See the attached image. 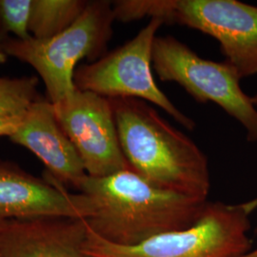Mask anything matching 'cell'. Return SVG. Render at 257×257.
I'll use <instances>...</instances> for the list:
<instances>
[{
    "label": "cell",
    "instance_id": "obj_1",
    "mask_svg": "<svg viewBox=\"0 0 257 257\" xmlns=\"http://www.w3.org/2000/svg\"><path fill=\"white\" fill-rule=\"evenodd\" d=\"M91 206L86 222L110 243L134 246L193 225L208 203L156 187L133 170L104 177L87 175L78 186Z\"/></svg>",
    "mask_w": 257,
    "mask_h": 257
},
{
    "label": "cell",
    "instance_id": "obj_2",
    "mask_svg": "<svg viewBox=\"0 0 257 257\" xmlns=\"http://www.w3.org/2000/svg\"><path fill=\"white\" fill-rule=\"evenodd\" d=\"M120 146L131 169L156 187L207 200V157L192 139L171 126L148 103L110 99Z\"/></svg>",
    "mask_w": 257,
    "mask_h": 257
},
{
    "label": "cell",
    "instance_id": "obj_3",
    "mask_svg": "<svg viewBox=\"0 0 257 257\" xmlns=\"http://www.w3.org/2000/svg\"><path fill=\"white\" fill-rule=\"evenodd\" d=\"M115 20L160 19L215 38L240 79L257 74V6L236 0H120Z\"/></svg>",
    "mask_w": 257,
    "mask_h": 257
},
{
    "label": "cell",
    "instance_id": "obj_4",
    "mask_svg": "<svg viewBox=\"0 0 257 257\" xmlns=\"http://www.w3.org/2000/svg\"><path fill=\"white\" fill-rule=\"evenodd\" d=\"M248 214L245 204L208 202L192 226L156 235L134 246L110 243L87 224L84 251L89 257L237 256L250 248Z\"/></svg>",
    "mask_w": 257,
    "mask_h": 257
},
{
    "label": "cell",
    "instance_id": "obj_5",
    "mask_svg": "<svg viewBox=\"0 0 257 257\" xmlns=\"http://www.w3.org/2000/svg\"><path fill=\"white\" fill-rule=\"evenodd\" d=\"M115 21L110 1H88L81 16L59 35L38 40L5 39L3 48L14 56L31 65L45 84L52 104L70 97L77 88L75 67L84 58L95 59L106 50Z\"/></svg>",
    "mask_w": 257,
    "mask_h": 257
},
{
    "label": "cell",
    "instance_id": "obj_6",
    "mask_svg": "<svg viewBox=\"0 0 257 257\" xmlns=\"http://www.w3.org/2000/svg\"><path fill=\"white\" fill-rule=\"evenodd\" d=\"M152 62L160 80L178 83L200 103H215L243 126L249 142H256V107L230 65L204 59L171 36L156 37Z\"/></svg>",
    "mask_w": 257,
    "mask_h": 257
},
{
    "label": "cell",
    "instance_id": "obj_7",
    "mask_svg": "<svg viewBox=\"0 0 257 257\" xmlns=\"http://www.w3.org/2000/svg\"><path fill=\"white\" fill-rule=\"evenodd\" d=\"M163 22L151 19L136 37L91 64L78 67L74 84L80 91L107 98H136L153 103L188 130L195 123L178 110L156 85L152 72L153 47Z\"/></svg>",
    "mask_w": 257,
    "mask_h": 257
},
{
    "label": "cell",
    "instance_id": "obj_8",
    "mask_svg": "<svg viewBox=\"0 0 257 257\" xmlns=\"http://www.w3.org/2000/svg\"><path fill=\"white\" fill-rule=\"evenodd\" d=\"M53 107L59 125L80 156L87 175L104 177L132 170L120 146L110 98L77 89Z\"/></svg>",
    "mask_w": 257,
    "mask_h": 257
},
{
    "label": "cell",
    "instance_id": "obj_9",
    "mask_svg": "<svg viewBox=\"0 0 257 257\" xmlns=\"http://www.w3.org/2000/svg\"><path fill=\"white\" fill-rule=\"evenodd\" d=\"M91 215L88 198L68 192L49 175L41 180L19 169L0 164V220L45 217L87 220Z\"/></svg>",
    "mask_w": 257,
    "mask_h": 257
},
{
    "label": "cell",
    "instance_id": "obj_10",
    "mask_svg": "<svg viewBox=\"0 0 257 257\" xmlns=\"http://www.w3.org/2000/svg\"><path fill=\"white\" fill-rule=\"evenodd\" d=\"M86 237L83 219L5 220L0 228V257H89L84 251Z\"/></svg>",
    "mask_w": 257,
    "mask_h": 257
},
{
    "label": "cell",
    "instance_id": "obj_11",
    "mask_svg": "<svg viewBox=\"0 0 257 257\" xmlns=\"http://www.w3.org/2000/svg\"><path fill=\"white\" fill-rule=\"evenodd\" d=\"M10 139L31 151L60 183L76 190L87 176L82 160L55 117L51 102L34 103Z\"/></svg>",
    "mask_w": 257,
    "mask_h": 257
},
{
    "label": "cell",
    "instance_id": "obj_12",
    "mask_svg": "<svg viewBox=\"0 0 257 257\" xmlns=\"http://www.w3.org/2000/svg\"><path fill=\"white\" fill-rule=\"evenodd\" d=\"M37 77H0V137H11L37 101Z\"/></svg>",
    "mask_w": 257,
    "mask_h": 257
},
{
    "label": "cell",
    "instance_id": "obj_13",
    "mask_svg": "<svg viewBox=\"0 0 257 257\" xmlns=\"http://www.w3.org/2000/svg\"><path fill=\"white\" fill-rule=\"evenodd\" d=\"M87 4L82 0H33L31 36L43 40L59 35L81 16Z\"/></svg>",
    "mask_w": 257,
    "mask_h": 257
},
{
    "label": "cell",
    "instance_id": "obj_14",
    "mask_svg": "<svg viewBox=\"0 0 257 257\" xmlns=\"http://www.w3.org/2000/svg\"><path fill=\"white\" fill-rule=\"evenodd\" d=\"M33 0H0V30L19 40L32 38L29 31Z\"/></svg>",
    "mask_w": 257,
    "mask_h": 257
},
{
    "label": "cell",
    "instance_id": "obj_15",
    "mask_svg": "<svg viewBox=\"0 0 257 257\" xmlns=\"http://www.w3.org/2000/svg\"><path fill=\"white\" fill-rule=\"evenodd\" d=\"M8 55L5 53L4 48H3V41L0 40V65L4 64L7 60Z\"/></svg>",
    "mask_w": 257,
    "mask_h": 257
},
{
    "label": "cell",
    "instance_id": "obj_16",
    "mask_svg": "<svg viewBox=\"0 0 257 257\" xmlns=\"http://www.w3.org/2000/svg\"><path fill=\"white\" fill-rule=\"evenodd\" d=\"M234 257H257V248L251 250V251H248L246 253H243L241 255H237V256Z\"/></svg>",
    "mask_w": 257,
    "mask_h": 257
},
{
    "label": "cell",
    "instance_id": "obj_17",
    "mask_svg": "<svg viewBox=\"0 0 257 257\" xmlns=\"http://www.w3.org/2000/svg\"><path fill=\"white\" fill-rule=\"evenodd\" d=\"M251 101H252V103L256 106L257 105V94L255 95V96H253V97H251Z\"/></svg>",
    "mask_w": 257,
    "mask_h": 257
},
{
    "label": "cell",
    "instance_id": "obj_18",
    "mask_svg": "<svg viewBox=\"0 0 257 257\" xmlns=\"http://www.w3.org/2000/svg\"><path fill=\"white\" fill-rule=\"evenodd\" d=\"M5 220H0V228L2 227V225H3V222Z\"/></svg>",
    "mask_w": 257,
    "mask_h": 257
},
{
    "label": "cell",
    "instance_id": "obj_19",
    "mask_svg": "<svg viewBox=\"0 0 257 257\" xmlns=\"http://www.w3.org/2000/svg\"><path fill=\"white\" fill-rule=\"evenodd\" d=\"M257 205V203H255V204H254V205H253V206H252V209H253V208H254V207H255V206H256Z\"/></svg>",
    "mask_w": 257,
    "mask_h": 257
}]
</instances>
